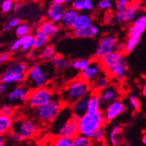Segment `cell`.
I'll use <instances>...</instances> for the list:
<instances>
[{
    "mask_svg": "<svg viewBox=\"0 0 146 146\" xmlns=\"http://www.w3.org/2000/svg\"><path fill=\"white\" fill-rule=\"evenodd\" d=\"M104 73L115 82H122L128 72V64L123 52L114 51L101 60Z\"/></svg>",
    "mask_w": 146,
    "mask_h": 146,
    "instance_id": "7a4b0ae2",
    "label": "cell"
},
{
    "mask_svg": "<svg viewBox=\"0 0 146 146\" xmlns=\"http://www.w3.org/2000/svg\"><path fill=\"white\" fill-rule=\"evenodd\" d=\"M25 40V37H21V38H18L15 41H13V43L10 46V51L11 52H17V51H20V48L24 43Z\"/></svg>",
    "mask_w": 146,
    "mask_h": 146,
    "instance_id": "ee69618b",
    "label": "cell"
},
{
    "mask_svg": "<svg viewBox=\"0 0 146 146\" xmlns=\"http://www.w3.org/2000/svg\"><path fill=\"white\" fill-rule=\"evenodd\" d=\"M28 63L24 60H14L8 63L0 74V82L7 86L19 85L25 82L26 73L28 71Z\"/></svg>",
    "mask_w": 146,
    "mask_h": 146,
    "instance_id": "277c9868",
    "label": "cell"
},
{
    "mask_svg": "<svg viewBox=\"0 0 146 146\" xmlns=\"http://www.w3.org/2000/svg\"><path fill=\"white\" fill-rule=\"evenodd\" d=\"M71 8L77 11H89L94 9L92 0H74L71 4Z\"/></svg>",
    "mask_w": 146,
    "mask_h": 146,
    "instance_id": "f1b7e54d",
    "label": "cell"
},
{
    "mask_svg": "<svg viewBox=\"0 0 146 146\" xmlns=\"http://www.w3.org/2000/svg\"><path fill=\"white\" fill-rule=\"evenodd\" d=\"M56 55L55 47L52 45H46L38 52V58L43 62H50V60Z\"/></svg>",
    "mask_w": 146,
    "mask_h": 146,
    "instance_id": "484cf974",
    "label": "cell"
},
{
    "mask_svg": "<svg viewBox=\"0 0 146 146\" xmlns=\"http://www.w3.org/2000/svg\"><path fill=\"white\" fill-rule=\"evenodd\" d=\"M97 7L102 11H107L113 7V0H100Z\"/></svg>",
    "mask_w": 146,
    "mask_h": 146,
    "instance_id": "7bdbcfd3",
    "label": "cell"
},
{
    "mask_svg": "<svg viewBox=\"0 0 146 146\" xmlns=\"http://www.w3.org/2000/svg\"><path fill=\"white\" fill-rule=\"evenodd\" d=\"M146 30V14H141L131 23L128 30V36L134 38H141Z\"/></svg>",
    "mask_w": 146,
    "mask_h": 146,
    "instance_id": "9a60e30c",
    "label": "cell"
},
{
    "mask_svg": "<svg viewBox=\"0 0 146 146\" xmlns=\"http://www.w3.org/2000/svg\"><path fill=\"white\" fill-rule=\"evenodd\" d=\"M51 131L55 137H64L71 139L79 135L78 120L74 117L69 106L63 107L59 115L52 123Z\"/></svg>",
    "mask_w": 146,
    "mask_h": 146,
    "instance_id": "6da1fadb",
    "label": "cell"
},
{
    "mask_svg": "<svg viewBox=\"0 0 146 146\" xmlns=\"http://www.w3.org/2000/svg\"><path fill=\"white\" fill-rule=\"evenodd\" d=\"M142 94H143V97H146V84H143V87L142 89Z\"/></svg>",
    "mask_w": 146,
    "mask_h": 146,
    "instance_id": "db71d44e",
    "label": "cell"
},
{
    "mask_svg": "<svg viewBox=\"0 0 146 146\" xmlns=\"http://www.w3.org/2000/svg\"><path fill=\"white\" fill-rule=\"evenodd\" d=\"M129 0H116L115 7L118 11H124L126 8L129 6Z\"/></svg>",
    "mask_w": 146,
    "mask_h": 146,
    "instance_id": "f6af8a7d",
    "label": "cell"
},
{
    "mask_svg": "<svg viewBox=\"0 0 146 146\" xmlns=\"http://www.w3.org/2000/svg\"><path fill=\"white\" fill-rule=\"evenodd\" d=\"M91 60L82 58V59H74L71 61V68L74 71L82 72L90 64Z\"/></svg>",
    "mask_w": 146,
    "mask_h": 146,
    "instance_id": "4dcf8cb0",
    "label": "cell"
},
{
    "mask_svg": "<svg viewBox=\"0 0 146 146\" xmlns=\"http://www.w3.org/2000/svg\"><path fill=\"white\" fill-rule=\"evenodd\" d=\"M125 146H132V144H130V143H127Z\"/></svg>",
    "mask_w": 146,
    "mask_h": 146,
    "instance_id": "91938a15",
    "label": "cell"
},
{
    "mask_svg": "<svg viewBox=\"0 0 146 146\" xmlns=\"http://www.w3.org/2000/svg\"><path fill=\"white\" fill-rule=\"evenodd\" d=\"M115 19L118 24H125V17H124V11H118L115 13Z\"/></svg>",
    "mask_w": 146,
    "mask_h": 146,
    "instance_id": "bcb514c9",
    "label": "cell"
},
{
    "mask_svg": "<svg viewBox=\"0 0 146 146\" xmlns=\"http://www.w3.org/2000/svg\"><path fill=\"white\" fill-rule=\"evenodd\" d=\"M23 9V5L19 3L18 4H15L14 5V7H13V11H14L15 12H20V11Z\"/></svg>",
    "mask_w": 146,
    "mask_h": 146,
    "instance_id": "816d5d0a",
    "label": "cell"
},
{
    "mask_svg": "<svg viewBox=\"0 0 146 146\" xmlns=\"http://www.w3.org/2000/svg\"><path fill=\"white\" fill-rule=\"evenodd\" d=\"M11 59V54L8 52H2V54H0V67H1L2 65L9 62Z\"/></svg>",
    "mask_w": 146,
    "mask_h": 146,
    "instance_id": "7dc6e473",
    "label": "cell"
},
{
    "mask_svg": "<svg viewBox=\"0 0 146 146\" xmlns=\"http://www.w3.org/2000/svg\"><path fill=\"white\" fill-rule=\"evenodd\" d=\"M102 112V105L101 103L99 96L96 93H91L89 96L88 102V113H99Z\"/></svg>",
    "mask_w": 146,
    "mask_h": 146,
    "instance_id": "83f0119b",
    "label": "cell"
},
{
    "mask_svg": "<svg viewBox=\"0 0 146 146\" xmlns=\"http://www.w3.org/2000/svg\"><path fill=\"white\" fill-rule=\"evenodd\" d=\"M142 142H143V143L144 145H146V133L143 134V137H142Z\"/></svg>",
    "mask_w": 146,
    "mask_h": 146,
    "instance_id": "11a10c76",
    "label": "cell"
},
{
    "mask_svg": "<svg viewBox=\"0 0 146 146\" xmlns=\"http://www.w3.org/2000/svg\"><path fill=\"white\" fill-rule=\"evenodd\" d=\"M21 19L19 17H11L8 19L6 24L3 26V32L8 33L11 31L13 28H16L17 26H19L21 24Z\"/></svg>",
    "mask_w": 146,
    "mask_h": 146,
    "instance_id": "e575fe53",
    "label": "cell"
},
{
    "mask_svg": "<svg viewBox=\"0 0 146 146\" xmlns=\"http://www.w3.org/2000/svg\"><path fill=\"white\" fill-rule=\"evenodd\" d=\"M91 93L92 90L90 84L78 77L67 83V85L62 88L60 97L65 106L71 107L74 102L91 95Z\"/></svg>",
    "mask_w": 146,
    "mask_h": 146,
    "instance_id": "3957f363",
    "label": "cell"
},
{
    "mask_svg": "<svg viewBox=\"0 0 146 146\" xmlns=\"http://www.w3.org/2000/svg\"><path fill=\"white\" fill-rule=\"evenodd\" d=\"M143 84H146V75L144 77V81H143Z\"/></svg>",
    "mask_w": 146,
    "mask_h": 146,
    "instance_id": "6f0895ef",
    "label": "cell"
},
{
    "mask_svg": "<svg viewBox=\"0 0 146 146\" xmlns=\"http://www.w3.org/2000/svg\"><path fill=\"white\" fill-rule=\"evenodd\" d=\"M93 146H105L104 143H94Z\"/></svg>",
    "mask_w": 146,
    "mask_h": 146,
    "instance_id": "9f6ffc18",
    "label": "cell"
},
{
    "mask_svg": "<svg viewBox=\"0 0 146 146\" xmlns=\"http://www.w3.org/2000/svg\"><path fill=\"white\" fill-rule=\"evenodd\" d=\"M108 141L110 146H120L123 142V132L121 126L114 125L110 129Z\"/></svg>",
    "mask_w": 146,
    "mask_h": 146,
    "instance_id": "d6986e66",
    "label": "cell"
},
{
    "mask_svg": "<svg viewBox=\"0 0 146 146\" xmlns=\"http://www.w3.org/2000/svg\"><path fill=\"white\" fill-rule=\"evenodd\" d=\"M79 15V11H75L73 8H67L66 11L62 16V19L60 22V25L64 29L72 30L73 25Z\"/></svg>",
    "mask_w": 146,
    "mask_h": 146,
    "instance_id": "ac0fdd59",
    "label": "cell"
},
{
    "mask_svg": "<svg viewBox=\"0 0 146 146\" xmlns=\"http://www.w3.org/2000/svg\"><path fill=\"white\" fill-rule=\"evenodd\" d=\"M51 146H72V139L64 137H55Z\"/></svg>",
    "mask_w": 146,
    "mask_h": 146,
    "instance_id": "8d00e7d4",
    "label": "cell"
},
{
    "mask_svg": "<svg viewBox=\"0 0 146 146\" xmlns=\"http://www.w3.org/2000/svg\"><path fill=\"white\" fill-rule=\"evenodd\" d=\"M8 92V86L5 83L0 82V96H5Z\"/></svg>",
    "mask_w": 146,
    "mask_h": 146,
    "instance_id": "c3c4849f",
    "label": "cell"
},
{
    "mask_svg": "<svg viewBox=\"0 0 146 146\" xmlns=\"http://www.w3.org/2000/svg\"><path fill=\"white\" fill-rule=\"evenodd\" d=\"M74 0H54V4H59V5H66V4H72Z\"/></svg>",
    "mask_w": 146,
    "mask_h": 146,
    "instance_id": "681fc988",
    "label": "cell"
},
{
    "mask_svg": "<svg viewBox=\"0 0 146 146\" xmlns=\"http://www.w3.org/2000/svg\"><path fill=\"white\" fill-rule=\"evenodd\" d=\"M106 122L102 112L87 113L85 115L78 119L79 134L92 139L96 132L105 125Z\"/></svg>",
    "mask_w": 146,
    "mask_h": 146,
    "instance_id": "8992f818",
    "label": "cell"
},
{
    "mask_svg": "<svg viewBox=\"0 0 146 146\" xmlns=\"http://www.w3.org/2000/svg\"><path fill=\"white\" fill-rule=\"evenodd\" d=\"M13 130L19 135L21 141L33 139L38 132V124L35 121L28 118H19L14 122Z\"/></svg>",
    "mask_w": 146,
    "mask_h": 146,
    "instance_id": "ba28073f",
    "label": "cell"
},
{
    "mask_svg": "<svg viewBox=\"0 0 146 146\" xmlns=\"http://www.w3.org/2000/svg\"><path fill=\"white\" fill-rule=\"evenodd\" d=\"M118 44L117 37L114 34L104 35L97 45L95 52V58L97 60H102L107 55L115 50V46Z\"/></svg>",
    "mask_w": 146,
    "mask_h": 146,
    "instance_id": "30bf717a",
    "label": "cell"
},
{
    "mask_svg": "<svg viewBox=\"0 0 146 146\" xmlns=\"http://www.w3.org/2000/svg\"><path fill=\"white\" fill-rule=\"evenodd\" d=\"M49 63L54 68V69L57 71H65L71 68V61H69V60L63 57L62 55L59 54H56L50 60Z\"/></svg>",
    "mask_w": 146,
    "mask_h": 146,
    "instance_id": "cb8c5ba5",
    "label": "cell"
},
{
    "mask_svg": "<svg viewBox=\"0 0 146 146\" xmlns=\"http://www.w3.org/2000/svg\"><path fill=\"white\" fill-rule=\"evenodd\" d=\"M98 33H99L98 27L93 23L82 29L72 32V35L74 37L80 38H93L96 37Z\"/></svg>",
    "mask_w": 146,
    "mask_h": 146,
    "instance_id": "ffe728a7",
    "label": "cell"
},
{
    "mask_svg": "<svg viewBox=\"0 0 146 146\" xmlns=\"http://www.w3.org/2000/svg\"><path fill=\"white\" fill-rule=\"evenodd\" d=\"M31 31L32 28L27 23H21L15 28V34L18 38H21L31 34Z\"/></svg>",
    "mask_w": 146,
    "mask_h": 146,
    "instance_id": "836d02e7",
    "label": "cell"
},
{
    "mask_svg": "<svg viewBox=\"0 0 146 146\" xmlns=\"http://www.w3.org/2000/svg\"><path fill=\"white\" fill-rule=\"evenodd\" d=\"M0 146H8L5 137L0 136Z\"/></svg>",
    "mask_w": 146,
    "mask_h": 146,
    "instance_id": "f5cc1de1",
    "label": "cell"
},
{
    "mask_svg": "<svg viewBox=\"0 0 146 146\" xmlns=\"http://www.w3.org/2000/svg\"><path fill=\"white\" fill-rule=\"evenodd\" d=\"M140 10L139 4H132L129 5V6L124 11V17H125V24H131L137 18V12Z\"/></svg>",
    "mask_w": 146,
    "mask_h": 146,
    "instance_id": "f546056e",
    "label": "cell"
},
{
    "mask_svg": "<svg viewBox=\"0 0 146 146\" xmlns=\"http://www.w3.org/2000/svg\"><path fill=\"white\" fill-rule=\"evenodd\" d=\"M14 7V3H13L12 0H3V1L0 3V10L3 13H9L13 10Z\"/></svg>",
    "mask_w": 146,
    "mask_h": 146,
    "instance_id": "b9f144b4",
    "label": "cell"
},
{
    "mask_svg": "<svg viewBox=\"0 0 146 146\" xmlns=\"http://www.w3.org/2000/svg\"><path fill=\"white\" fill-rule=\"evenodd\" d=\"M126 110V106L122 100H117L110 104H109L107 107H105V110L102 111L104 120L107 123H110L119 116Z\"/></svg>",
    "mask_w": 146,
    "mask_h": 146,
    "instance_id": "4fadbf2b",
    "label": "cell"
},
{
    "mask_svg": "<svg viewBox=\"0 0 146 146\" xmlns=\"http://www.w3.org/2000/svg\"><path fill=\"white\" fill-rule=\"evenodd\" d=\"M27 55H28V57L30 58V59H32V60H33V59H36L38 56V52L36 51V50H31L28 54H27Z\"/></svg>",
    "mask_w": 146,
    "mask_h": 146,
    "instance_id": "f907efd6",
    "label": "cell"
},
{
    "mask_svg": "<svg viewBox=\"0 0 146 146\" xmlns=\"http://www.w3.org/2000/svg\"><path fill=\"white\" fill-rule=\"evenodd\" d=\"M93 144L94 143H93L92 139L80 134L72 139V146H93Z\"/></svg>",
    "mask_w": 146,
    "mask_h": 146,
    "instance_id": "d6a6232c",
    "label": "cell"
},
{
    "mask_svg": "<svg viewBox=\"0 0 146 146\" xmlns=\"http://www.w3.org/2000/svg\"><path fill=\"white\" fill-rule=\"evenodd\" d=\"M64 104L60 96H54L50 102L44 104L35 110V115L39 121L43 123H52L59 115L64 107Z\"/></svg>",
    "mask_w": 146,
    "mask_h": 146,
    "instance_id": "52a82bcc",
    "label": "cell"
},
{
    "mask_svg": "<svg viewBox=\"0 0 146 146\" xmlns=\"http://www.w3.org/2000/svg\"><path fill=\"white\" fill-rule=\"evenodd\" d=\"M54 96L55 95L54 91L47 87L37 88L30 91L29 97L26 103L28 104L30 108L37 110L38 108L50 102Z\"/></svg>",
    "mask_w": 146,
    "mask_h": 146,
    "instance_id": "9c48e42d",
    "label": "cell"
},
{
    "mask_svg": "<svg viewBox=\"0 0 146 146\" xmlns=\"http://www.w3.org/2000/svg\"><path fill=\"white\" fill-rule=\"evenodd\" d=\"M98 96L101 101L102 107H107V106L117 100H120L121 92L118 87L115 84H110L105 89L98 93Z\"/></svg>",
    "mask_w": 146,
    "mask_h": 146,
    "instance_id": "5bb4252c",
    "label": "cell"
},
{
    "mask_svg": "<svg viewBox=\"0 0 146 146\" xmlns=\"http://www.w3.org/2000/svg\"><path fill=\"white\" fill-rule=\"evenodd\" d=\"M111 79L108 74H106L105 73H102L97 79H96L94 82H93L90 86H91V90L92 93H100L103 89H105L107 87L110 85Z\"/></svg>",
    "mask_w": 146,
    "mask_h": 146,
    "instance_id": "7402d4cb",
    "label": "cell"
},
{
    "mask_svg": "<svg viewBox=\"0 0 146 146\" xmlns=\"http://www.w3.org/2000/svg\"><path fill=\"white\" fill-rule=\"evenodd\" d=\"M29 94L30 89L27 87H25L24 84H19L11 88L6 94L5 97L10 104L15 106L27 102Z\"/></svg>",
    "mask_w": 146,
    "mask_h": 146,
    "instance_id": "8fae6325",
    "label": "cell"
},
{
    "mask_svg": "<svg viewBox=\"0 0 146 146\" xmlns=\"http://www.w3.org/2000/svg\"><path fill=\"white\" fill-rule=\"evenodd\" d=\"M38 30L42 31L45 34H46L49 38H52L56 36L60 29V25L59 24H56L51 20H44L39 24Z\"/></svg>",
    "mask_w": 146,
    "mask_h": 146,
    "instance_id": "44dd1931",
    "label": "cell"
},
{
    "mask_svg": "<svg viewBox=\"0 0 146 146\" xmlns=\"http://www.w3.org/2000/svg\"><path fill=\"white\" fill-rule=\"evenodd\" d=\"M90 24H92V18L90 15H88V13H79V15L72 27V31L82 29L86 27V26L89 25Z\"/></svg>",
    "mask_w": 146,
    "mask_h": 146,
    "instance_id": "4316f807",
    "label": "cell"
},
{
    "mask_svg": "<svg viewBox=\"0 0 146 146\" xmlns=\"http://www.w3.org/2000/svg\"><path fill=\"white\" fill-rule=\"evenodd\" d=\"M102 73H104V70H103L101 61L97 60H91L90 64L84 70L80 72L79 77L84 80L88 83L91 84Z\"/></svg>",
    "mask_w": 146,
    "mask_h": 146,
    "instance_id": "7c38bea8",
    "label": "cell"
},
{
    "mask_svg": "<svg viewBox=\"0 0 146 146\" xmlns=\"http://www.w3.org/2000/svg\"><path fill=\"white\" fill-rule=\"evenodd\" d=\"M66 10H67V7L64 5L52 3L46 13L48 20H51L56 24H60Z\"/></svg>",
    "mask_w": 146,
    "mask_h": 146,
    "instance_id": "e0dca14e",
    "label": "cell"
},
{
    "mask_svg": "<svg viewBox=\"0 0 146 146\" xmlns=\"http://www.w3.org/2000/svg\"><path fill=\"white\" fill-rule=\"evenodd\" d=\"M33 50L39 51L43 47H45L46 45H48L50 38L46 34H45L42 31L37 29L33 34Z\"/></svg>",
    "mask_w": 146,
    "mask_h": 146,
    "instance_id": "603a6c76",
    "label": "cell"
},
{
    "mask_svg": "<svg viewBox=\"0 0 146 146\" xmlns=\"http://www.w3.org/2000/svg\"><path fill=\"white\" fill-rule=\"evenodd\" d=\"M90 96V95H89ZM89 96L80 99L76 102H74L71 106V110L73 115L77 120L85 115L88 112V102H89Z\"/></svg>",
    "mask_w": 146,
    "mask_h": 146,
    "instance_id": "2e32d148",
    "label": "cell"
},
{
    "mask_svg": "<svg viewBox=\"0 0 146 146\" xmlns=\"http://www.w3.org/2000/svg\"><path fill=\"white\" fill-rule=\"evenodd\" d=\"M15 113V107L10 103H5L0 105V114L6 116L12 117Z\"/></svg>",
    "mask_w": 146,
    "mask_h": 146,
    "instance_id": "f35d334b",
    "label": "cell"
},
{
    "mask_svg": "<svg viewBox=\"0 0 146 146\" xmlns=\"http://www.w3.org/2000/svg\"><path fill=\"white\" fill-rule=\"evenodd\" d=\"M19 146H29L28 144H19Z\"/></svg>",
    "mask_w": 146,
    "mask_h": 146,
    "instance_id": "680465c9",
    "label": "cell"
},
{
    "mask_svg": "<svg viewBox=\"0 0 146 146\" xmlns=\"http://www.w3.org/2000/svg\"><path fill=\"white\" fill-rule=\"evenodd\" d=\"M128 102H129V106L131 107V109H133L135 111L140 110L141 102H140V100L137 98V96L136 95H130L129 96Z\"/></svg>",
    "mask_w": 146,
    "mask_h": 146,
    "instance_id": "60d3db41",
    "label": "cell"
},
{
    "mask_svg": "<svg viewBox=\"0 0 146 146\" xmlns=\"http://www.w3.org/2000/svg\"><path fill=\"white\" fill-rule=\"evenodd\" d=\"M46 66L47 65L35 63L29 67L24 85L27 87L30 91L46 87L49 80L51 79L50 71H52L54 69H47Z\"/></svg>",
    "mask_w": 146,
    "mask_h": 146,
    "instance_id": "5b68a950",
    "label": "cell"
},
{
    "mask_svg": "<svg viewBox=\"0 0 146 146\" xmlns=\"http://www.w3.org/2000/svg\"><path fill=\"white\" fill-rule=\"evenodd\" d=\"M139 41H140V38L128 37L125 43L123 44V52H125V54L131 52L138 45Z\"/></svg>",
    "mask_w": 146,
    "mask_h": 146,
    "instance_id": "1f68e13d",
    "label": "cell"
},
{
    "mask_svg": "<svg viewBox=\"0 0 146 146\" xmlns=\"http://www.w3.org/2000/svg\"><path fill=\"white\" fill-rule=\"evenodd\" d=\"M33 36L32 34L25 36V40L20 48V51L28 54L31 50H33Z\"/></svg>",
    "mask_w": 146,
    "mask_h": 146,
    "instance_id": "d590c367",
    "label": "cell"
},
{
    "mask_svg": "<svg viewBox=\"0 0 146 146\" xmlns=\"http://www.w3.org/2000/svg\"><path fill=\"white\" fill-rule=\"evenodd\" d=\"M13 124L14 121L12 117L0 114V136H7L13 129Z\"/></svg>",
    "mask_w": 146,
    "mask_h": 146,
    "instance_id": "d4e9b609",
    "label": "cell"
},
{
    "mask_svg": "<svg viewBox=\"0 0 146 146\" xmlns=\"http://www.w3.org/2000/svg\"><path fill=\"white\" fill-rule=\"evenodd\" d=\"M6 137H6L7 144L9 143L10 145H14V144H18V143H19L21 142V138H20L19 135L13 129L10 132V133Z\"/></svg>",
    "mask_w": 146,
    "mask_h": 146,
    "instance_id": "ab89813d",
    "label": "cell"
},
{
    "mask_svg": "<svg viewBox=\"0 0 146 146\" xmlns=\"http://www.w3.org/2000/svg\"><path fill=\"white\" fill-rule=\"evenodd\" d=\"M106 139V129L104 127L100 128L92 137V141L94 143H104Z\"/></svg>",
    "mask_w": 146,
    "mask_h": 146,
    "instance_id": "74e56055",
    "label": "cell"
}]
</instances>
